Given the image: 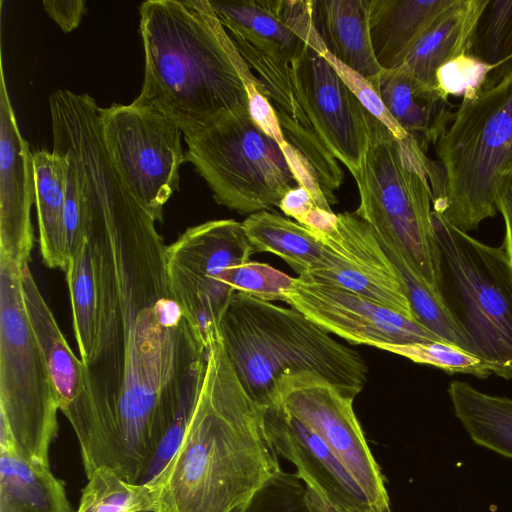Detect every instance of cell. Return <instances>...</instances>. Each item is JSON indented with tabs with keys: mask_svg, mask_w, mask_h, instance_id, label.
<instances>
[{
	"mask_svg": "<svg viewBox=\"0 0 512 512\" xmlns=\"http://www.w3.org/2000/svg\"><path fill=\"white\" fill-rule=\"evenodd\" d=\"M447 392L455 416L473 442L512 458V399L458 380L449 384Z\"/></svg>",
	"mask_w": 512,
	"mask_h": 512,
	"instance_id": "27",
	"label": "cell"
},
{
	"mask_svg": "<svg viewBox=\"0 0 512 512\" xmlns=\"http://www.w3.org/2000/svg\"><path fill=\"white\" fill-rule=\"evenodd\" d=\"M265 428L277 455L295 466L319 512H377L327 446L279 404L267 407Z\"/></svg>",
	"mask_w": 512,
	"mask_h": 512,
	"instance_id": "17",
	"label": "cell"
},
{
	"mask_svg": "<svg viewBox=\"0 0 512 512\" xmlns=\"http://www.w3.org/2000/svg\"><path fill=\"white\" fill-rule=\"evenodd\" d=\"M75 512H153L155 496L102 466L89 477Z\"/></svg>",
	"mask_w": 512,
	"mask_h": 512,
	"instance_id": "30",
	"label": "cell"
},
{
	"mask_svg": "<svg viewBox=\"0 0 512 512\" xmlns=\"http://www.w3.org/2000/svg\"><path fill=\"white\" fill-rule=\"evenodd\" d=\"M242 512H319L304 482L282 469L251 498Z\"/></svg>",
	"mask_w": 512,
	"mask_h": 512,
	"instance_id": "33",
	"label": "cell"
},
{
	"mask_svg": "<svg viewBox=\"0 0 512 512\" xmlns=\"http://www.w3.org/2000/svg\"><path fill=\"white\" fill-rule=\"evenodd\" d=\"M144 81L134 102L184 133L249 110L240 54L209 0H148L140 6Z\"/></svg>",
	"mask_w": 512,
	"mask_h": 512,
	"instance_id": "3",
	"label": "cell"
},
{
	"mask_svg": "<svg viewBox=\"0 0 512 512\" xmlns=\"http://www.w3.org/2000/svg\"><path fill=\"white\" fill-rule=\"evenodd\" d=\"M44 10L64 32H70L81 22L85 12L83 0H45L42 2Z\"/></svg>",
	"mask_w": 512,
	"mask_h": 512,
	"instance_id": "39",
	"label": "cell"
},
{
	"mask_svg": "<svg viewBox=\"0 0 512 512\" xmlns=\"http://www.w3.org/2000/svg\"><path fill=\"white\" fill-rule=\"evenodd\" d=\"M444 194L433 211L468 232L498 213L497 191L512 171V58L463 98L435 144Z\"/></svg>",
	"mask_w": 512,
	"mask_h": 512,
	"instance_id": "5",
	"label": "cell"
},
{
	"mask_svg": "<svg viewBox=\"0 0 512 512\" xmlns=\"http://www.w3.org/2000/svg\"><path fill=\"white\" fill-rule=\"evenodd\" d=\"M321 54L370 114L384 124L397 139L402 140L408 136L389 114L370 80L341 63L327 50Z\"/></svg>",
	"mask_w": 512,
	"mask_h": 512,
	"instance_id": "36",
	"label": "cell"
},
{
	"mask_svg": "<svg viewBox=\"0 0 512 512\" xmlns=\"http://www.w3.org/2000/svg\"><path fill=\"white\" fill-rule=\"evenodd\" d=\"M33 161L40 252L49 268L66 272L70 258L65 226L68 160L56 151L40 150L33 153Z\"/></svg>",
	"mask_w": 512,
	"mask_h": 512,
	"instance_id": "24",
	"label": "cell"
},
{
	"mask_svg": "<svg viewBox=\"0 0 512 512\" xmlns=\"http://www.w3.org/2000/svg\"><path fill=\"white\" fill-rule=\"evenodd\" d=\"M254 252H268L283 259L298 276L321 266L327 252L314 232L279 213L261 211L242 222Z\"/></svg>",
	"mask_w": 512,
	"mask_h": 512,
	"instance_id": "26",
	"label": "cell"
},
{
	"mask_svg": "<svg viewBox=\"0 0 512 512\" xmlns=\"http://www.w3.org/2000/svg\"><path fill=\"white\" fill-rule=\"evenodd\" d=\"M367 124V145L359 169L352 174L359 191L354 213L438 289L439 249L429 182L433 161L412 136L397 139L369 112Z\"/></svg>",
	"mask_w": 512,
	"mask_h": 512,
	"instance_id": "6",
	"label": "cell"
},
{
	"mask_svg": "<svg viewBox=\"0 0 512 512\" xmlns=\"http://www.w3.org/2000/svg\"><path fill=\"white\" fill-rule=\"evenodd\" d=\"M221 280L234 291L269 302H285L295 278L269 264L248 261L226 269Z\"/></svg>",
	"mask_w": 512,
	"mask_h": 512,
	"instance_id": "34",
	"label": "cell"
},
{
	"mask_svg": "<svg viewBox=\"0 0 512 512\" xmlns=\"http://www.w3.org/2000/svg\"><path fill=\"white\" fill-rule=\"evenodd\" d=\"M315 235L327 256L302 277L342 287L415 319L399 273L367 222L354 212H343L329 231Z\"/></svg>",
	"mask_w": 512,
	"mask_h": 512,
	"instance_id": "15",
	"label": "cell"
},
{
	"mask_svg": "<svg viewBox=\"0 0 512 512\" xmlns=\"http://www.w3.org/2000/svg\"><path fill=\"white\" fill-rule=\"evenodd\" d=\"M53 151L63 154L68 160L65 201V226L70 257V254L86 237V205L80 184L78 168L73 157L69 153L61 150L53 149Z\"/></svg>",
	"mask_w": 512,
	"mask_h": 512,
	"instance_id": "37",
	"label": "cell"
},
{
	"mask_svg": "<svg viewBox=\"0 0 512 512\" xmlns=\"http://www.w3.org/2000/svg\"><path fill=\"white\" fill-rule=\"evenodd\" d=\"M0 512H72L49 465L0 449Z\"/></svg>",
	"mask_w": 512,
	"mask_h": 512,
	"instance_id": "25",
	"label": "cell"
},
{
	"mask_svg": "<svg viewBox=\"0 0 512 512\" xmlns=\"http://www.w3.org/2000/svg\"><path fill=\"white\" fill-rule=\"evenodd\" d=\"M253 253L242 222L234 219L189 227L166 246L170 289L206 351L220 340L219 320L235 292L222 282V273L250 261Z\"/></svg>",
	"mask_w": 512,
	"mask_h": 512,
	"instance_id": "10",
	"label": "cell"
},
{
	"mask_svg": "<svg viewBox=\"0 0 512 512\" xmlns=\"http://www.w3.org/2000/svg\"><path fill=\"white\" fill-rule=\"evenodd\" d=\"M370 82L392 118L424 152L437 143L454 116L449 97L403 67L383 69Z\"/></svg>",
	"mask_w": 512,
	"mask_h": 512,
	"instance_id": "20",
	"label": "cell"
},
{
	"mask_svg": "<svg viewBox=\"0 0 512 512\" xmlns=\"http://www.w3.org/2000/svg\"><path fill=\"white\" fill-rule=\"evenodd\" d=\"M1 61L0 69V254L29 265L34 246L30 212L35 201L33 153L21 135Z\"/></svg>",
	"mask_w": 512,
	"mask_h": 512,
	"instance_id": "18",
	"label": "cell"
},
{
	"mask_svg": "<svg viewBox=\"0 0 512 512\" xmlns=\"http://www.w3.org/2000/svg\"><path fill=\"white\" fill-rule=\"evenodd\" d=\"M468 54L492 66L512 58V0H488Z\"/></svg>",
	"mask_w": 512,
	"mask_h": 512,
	"instance_id": "32",
	"label": "cell"
},
{
	"mask_svg": "<svg viewBox=\"0 0 512 512\" xmlns=\"http://www.w3.org/2000/svg\"><path fill=\"white\" fill-rule=\"evenodd\" d=\"M22 268L0 254V419L18 455L49 465L59 405L24 305Z\"/></svg>",
	"mask_w": 512,
	"mask_h": 512,
	"instance_id": "8",
	"label": "cell"
},
{
	"mask_svg": "<svg viewBox=\"0 0 512 512\" xmlns=\"http://www.w3.org/2000/svg\"><path fill=\"white\" fill-rule=\"evenodd\" d=\"M439 249L438 290L477 355L512 381V278L503 250L432 211Z\"/></svg>",
	"mask_w": 512,
	"mask_h": 512,
	"instance_id": "7",
	"label": "cell"
},
{
	"mask_svg": "<svg viewBox=\"0 0 512 512\" xmlns=\"http://www.w3.org/2000/svg\"><path fill=\"white\" fill-rule=\"evenodd\" d=\"M21 285L26 312L55 388L59 410L76 431L91 408L87 367L70 348L29 265L22 268Z\"/></svg>",
	"mask_w": 512,
	"mask_h": 512,
	"instance_id": "19",
	"label": "cell"
},
{
	"mask_svg": "<svg viewBox=\"0 0 512 512\" xmlns=\"http://www.w3.org/2000/svg\"><path fill=\"white\" fill-rule=\"evenodd\" d=\"M487 3L488 0H455L425 32L401 67L424 84L437 87L438 69L468 54Z\"/></svg>",
	"mask_w": 512,
	"mask_h": 512,
	"instance_id": "23",
	"label": "cell"
},
{
	"mask_svg": "<svg viewBox=\"0 0 512 512\" xmlns=\"http://www.w3.org/2000/svg\"><path fill=\"white\" fill-rule=\"evenodd\" d=\"M495 67L470 54L461 55L438 69L437 87L447 97H471L477 93L489 72Z\"/></svg>",
	"mask_w": 512,
	"mask_h": 512,
	"instance_id": "35",
	"label": "cell"
},
{
	"mask_svg": "<svg viewBox=\"0 0 512 512\" xmlns=\"http://www.w3.org/2000/svg\"><path fill=\"white\" fill-rule=\"evenodd\" d=\"M285 303L329 333L351 344H411L443 341L416 319L408 318L342 287L296 277Z\"/></svg>",
	"mask_w": 512,
	"mask_h": 512,
	"instance_id": "14",
	"label": "cell"
},
{
	"mask_svg": "<svg viewBox=\"0 0 512 512\" xmlns=\"http://www.w3.org/2000/svg\"><path fill=\"white\" fill-rule=\"evenodd\" d=\"M312 39L291 62L293 83L322 142L354 174L367 145L368 111L321 54L324 50L310 45Z\"/></svg>",
	"mask_w": 512,
	"mask_h": 512,
	"instance_id": "16",
	"label": "cell"
},
{
	"mask_svg": "<svg viewBox=\"0 0 512 512\" xmlns=\"http://www.w3.org/2000/svg\"><path fill=\"white\" fill-rule=\"evenodd\" d=\"M266 410L244 389L221 340L212 344L186 434L156 485L155 512H242L282 469Z\"/></svg>",
	"mask_w": 512,
	"mask_h": 512,
	"instance_id": "2",
	"label": "cell"
},
{
	"mask_svg": "<svg viewBox=\"0 0 512 512\" xmlns=\"http://www.w3.org/2000/svg\"><path fill=\"white\" fill-rule=\"evenodd\" d=\"M378 240L399 273L415 319L443 341L475 354L472 343L446 307L439 290L411 267L397 247Z\"/></svg>",
	"mask_w": 512,
	"mask_h": 512,
	"instance_id": "29",
	"label": "cell"
},
{
	"mask_svg": "<svg viewBox=\"0 0 512 512\" xmlns=\"http://www.w3.org/2000/svg\"><path fill=\"white\" fill-rule=\"evenodd\" d=\"M376 348L405 357L417 364L436 367L449 374H469L483 379L491 374L502 377V370L496 363L445 341L380 344Z\"/></svg>",
	"mask_w": 512,
	"mask_h": 512,
	"instance_id": "31",
	"label": "cell"
},
{
	"mask_svg": "<svg viewBox=\"0 0 512 512\" xmlns=\"http://www.w3.org/2000/svg\"><path fill=\"white\" fill-rule=\"evenodd\" d=\"M454 2L369 0L370 36L380 67H401L425 32Z\"/></svg>",
	"mask_w": 512,
	"mask_h": 512,
	"instance_id": "21",
	"label": "cell"
},
{
	"mask_svg": "<svg viewBox=\"0 0 512 512\" xmlns=\"http://www.w3.org/2000/svg\"><path fill=\"white\" fill-rule=\"evenodd\" d=\"M226 354L249 396L273 405L279 381L289 374L318 373L355 398L367 381V365L354 349L297 309L235 291L218 324Z\"/></svg>",
	"mask_w": 512,
	"mask_h": 512,
	"instance_id": "4",
	"label": "cell"
},
{
	"mask_svg": "<svg viewBox=\"0 0 512 512\" xmlns=\"http://www.w3.org/2000/svg\"><path fill=\"white\" fill-rule=\"evenodd\" d=\"M155 220L139 202L87 218L99 292L91 408L75 432L87 471L108 466L134 483L206 362L167 278Z\"/></svg>",
	"mask_w": 512,
	"mask_h": 512,
	"instance_id": "1",
	"label": "cell"
},
{
	"mask_svg": "<svg viewBox=\"0 0 512 512\" xmlns=\"http://www.w3.org/2000/svg\"><path fill=\"white\" fill-rule=\"evenodd\" d=\"M224 29L260 82L262 94L276 114L284 139L306 160L329 204L337 203L335 192L343 183V170L317 134L292 79V60L316 32L294 30L264 37L232 26Z\"/></svg>",
	"mask_w": 512,
	"mask_h": 512,
	"instance_id": "12",
	"label": "cell"
},
{
	"mask_svg": "<svg viewBox=\"0 0 512 512\" xmlns=\"http://www.w3.org/2000/svg\"><path fill=\"white\" fill-rule=\"evenodd\" d=\"M344 394L318 373L289 374L277 384L274 404L312 431L361 488L377 512H392L381 468Z\"/></svg>",
	"mask_w": 512,
	"mask_h": 512,
	"instance_id": "13",
	"label": "cell"
},
{
	"mask_svg": "<svg viewBox=\"0 0 512 512\" xmlns=\"http://www.w3.org/2000/svg\"><path fill=\"white\" fill-rule=\"evenodd\" d=\"M66 280L76 343L81 360L89 367L97 355L99 292L93 249L87 237L70 254Z\"/></svg>",
	"mask_w": 512,
	"mask_h": 512,
	"instance_id": "28",
	"label": "cell"
},
{
	"mask_svg": "<svg viewBox=\"0 0 512 512\" xmlns=\"http://www.w3.org/2000/svg\"><path fill=\"white\" fill-rule=\"evenodd\" d=\"M184 137L185 160L207 182L215 201L239 214L279 208L285 194L299 186L281 146L249 110L227 114Z\"/></svg>",
	"mask_w": 512,
	"mask_h": 512,
	"instance_id": "9",
	"label": "cell"
},
{
	"mask_svg": "<svg viewBox=\"0 0 512 512\" xmlns=\"http://www.w3.org/2000/svg\"><path fill=\"white\" fill-rule=\"evenodd\" d=\"M313 14L327 51L337 60L369 80L383 70L371 42L369 0L313 1Z\"/></svg>",
	"mask_w": 512,
	"mask_h": 512,
	"instance_id": "22",
	"label": "cell"
},
{
	"mask_svg": "<svg viewBox=\"0 0 512 512\" xmlns=\"http://www.w3.org/2000/svg\"><path fill=\"white\" fill-rule=\"evenodd\" d=\"M497 208L504 222L500 247L512 278V171L504 176L497 191Z\"/></svg>",
	"mask_w": 512,
	"mask_h": 512,
	"instance_id": "38",
	"label": "cell"
},
{
	"mask_svg": "<svg viewBox=\"0 0 512 512\" xmlns=\"http://www.w3.org/2000/svg\"><path fill=\"white\" fill-rule=\"evenodd\" d=\"M279 209L286 215L297 221L300 225L317 209V206L311 193L302 186H297L288 191L281 199ZM331 212V211H330Z\"/></svg>",
	"mask_w": 512,
	"mask_h": 512,
	"instance_id": "40",
	"label": "cell"
},
{
	"mask_svg": "<svg viewBox=\"0 0 512 512\" xmlns=\"http://www.w3.org/2000/svg\"><path fill=\"white\" fill-rule=\"evenodd\" d=\"M106 149L133 196L155 221L179 185L185 160L182 130L161 112L136 102L99 107Z\"/></svg>",
	"mask_w": 512,
	"mask_h": 512,
	"instance_id": "11",
	"label": "cell"
}]
</instances>
